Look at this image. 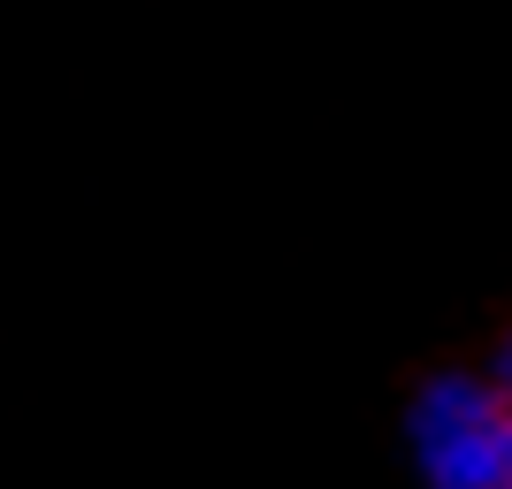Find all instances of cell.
I'll list each match as a JSON object with an SVG mask.
<instances>
[{"mask_svg": "<svg viewBox=\"0 0 512 489\" xmlns=\"http://www.w3.org/2000/svg\"><path fill=\"white\" fill-rule=\"evenodd\" d=\"M406 444L421 489H512V405L490 375H428Z\"/></svg>", "mask_w": 512, "mask_h": 489, "instance_id": "cell-1", "label": "cell"}, {"mask_svg": "<svg viewBox=\"0 0 512 489\" xmlns=\"http://www.w3.org/2000/svg\"><path fill=\"white\" fill-rule=\"evenodd\" d=\"M490 383H497V398L512 405V329L497 337V360H490Z\"/></svg>", "mask_w": 512, "mask_h": 489, "instance_id": "cell-2", "label": "cell"}]
</instances>
